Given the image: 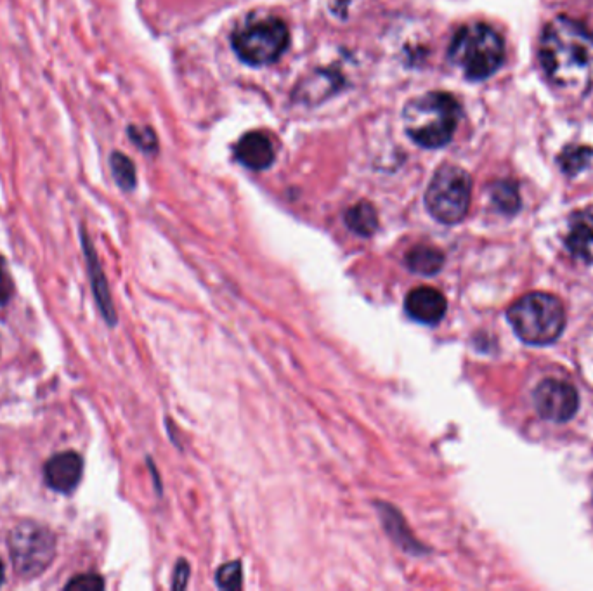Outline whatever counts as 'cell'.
Wrapping results in <instances>:
<instances>
[{
	"label": "cell",
	"mask_w": 593,
	"mask_h": 591,
	"mask_svg": "<svg viewBox=\"0 0 593 591\" xmlns=\"http://www.w3.org/2000/svg\"><path fill=\"white\" fill-rule=\"evenodd\" d=\"M540 63L562 91L587 94L593 87V33L580 21L557 16L541 33Z\"/></svg>",
	"instance_id": "1"
},
{
	"label": "cell",
	"mask_w": 593,
	"mask_h": 591,
	"mask_svg": "<svg viewBox=\"0 0 593 591\" xmlns=\"http://www.w3.org/2000/svg\"><path fill=\"white\" fill-rule=\"evenodd\" d=\"M460 104L448 92H429L411 99L403 111V122L408 136L424 148H443L450 143L458 122Z\"/></svg>",
	"instance_id": "2"
},
{
	"label": "cell",
	"mask_w": 593,
	"mask_h": 591,
	"mask_svg": "<svg viewBox=\"0 0 593 591\" xmlns=\"http://www.w3.org/2000/svg\"><path fill=\"white\" fill-rule=\"evenodd\" d=\"M450 59L470 80H484L498 72L505 58L502 35L484 23H470L451 40Z\"/></svg>",
	"instance_id": "3"
},
{
	"label": "cell",
	"mask_w": 593,
	"mask_h": 591,
	"mask_svg": "<svg viewBox=\"0 0 593 591\" xmlns=\"http://www.w3.org/2000/svg\"><path fill=\"white\" fill-rule=\"evenodd\" d=\"M507 316L517 337L531 345L554 344L566 326L561 300L545 292L524 295L510 307Z\"/></svg>",
	"instance_id": "4"
},
{
	"label": "cell",
	"mask_w": 593,
	"mask_h": 591,
	"mask_svg": "<svg viewBox=\"0 0 593 591\" xmlns=\"http://www.w3.org/2000/svg\"><path fill=\"white\" fill-rule=\"evenodd\" d=\"M288 28L280 18H248L233 33V49L238 58L252 66L271 65L287 51Z\"/></svg>",
	"instance_id": "5"
},
{
	"label": "cell",
	"mask_w": 593,
	"mask_h": 591,
	"mask_svg": "<svg viewBox=\"0 0 593 591\" xmlns=\"http://www.w3.org/2000/svg\"><path fill=\"white\" fill-rule=\"evenodd\" d=\"M472 181L465 170L444 165L432 177L425 193V207L436 221L458 224L469 212Z\"/></svg>",
	"instance_id": "6"
},
{
	"label": "cell",
	"mask_w": 593,
	"mask_h": 591,
	"mask_svg": "<svg viewBox=\"0 0 593 591\" xmlns=\"http://www.w3.org/2000/svg\"><path fill=\"white\" fill-rule=\"evenodd\" d=\"M11 559L16 571L25 578H35L47 567L56 555V541L53 534L35 524H21L9 538Z\"/></svg>",
	"instance_id": "7"
},
{
	"label": "cell",
	"mask_w": 593,
	"mask_h": 591,
	"mask_svg": "<svg viewBox=\"0 0 593 591\" xmlns=\"http://www.w3.org/2000/svg\"><path fill=\"white\" fill-rule=\"evenodd\" d=\"M538 415L550 422H567L580 408V396L573 385L548 378L536 387L533 394Z\"/></svg>",
	"instance_id": "8"
},
{
	"label": "cell",
	"mask_w": 593,
	"mask_h": 591,
	"mask_svg": "<svg viewBox=\"0 0 593 591\" xmlns=\"http://www.w3.org/2000/svg\"><path fill=\"white\" fill-rule=\"evenodd\" d=\"M406 312L410 318L424 325H437L446 314L448 302L443 293L431 286H418L406 297Z\"/></svg>",
	"instance_id": "9"
},
{
	"label": "cell",
	"mask_w": 593,
	"mask_h": 591,
	"mask_svg": "<svg viewBox=\"0 0 593 591\" xmlns=\"http://www.w3.org/2000/svg\"><path fill=\"white\" fill-rule=\"evenodd\" d=\"M566 247L576 259L593 262V208L574 212L569 217Z\"/></svg>",
	"instance_id": "10"
},
{
	"label": "cell",
	"mask_w": 593,
	"mask_h": 591,
	"mask_svg": "<svg viewBox=\"0 0 593 591\" xmlns=\"http://www.w3.org/2000/svg\"><path fill=\"white\" fill-rule=\"evenodd\" d=\"M46 481L59 493H72L82 477V458L77 453H61L47 462Z\"/></svg>",
	"instance_id": "11"
},
{
	"label": "cell",
	"mask_w": 593,
	"mask_h": 591,
	"mask_svg": "<svg viewBox=\"0 0 593 591\" xmlns=\"http://www.w3.org/2000/svg\"><path fill=\"white\" fill-rule=\"evenodd\" d=\"M236 158L252 170L269 169L274 162V148L271 139L264 132H248L238 141Z\"/></svg>",
	"instance_id": "12"
},
{
	"label": "cell",
	"mask_w": 593,
	"mask_h": 591,
	"mask_svg": "<svg viewBox=\"0 0 593 591\" xmlns=\"http://www.w3.org/2000/svg\"><path fill=\"white\" fill-rule=\"evenodd\" d=\"M406 266L411 273L434 276L443 269L444 254L437 248L418 245L406 254Z\"/></svg>",
	"instance_id": "13"
},
{
	"label": "cell",
	"mask_w": 593,
	"mask_h": 591,
	"mask_svg": "<svg viewBox=\"0 0 593 591\" xmlns=\"http://www.w3.org/2000/svg\"><path fill=\"white\" fill-rule=\"evenodd\" d=\"M347 228L359 236H372L377 233L378 214L372 203L359 202L346 212Z\"/></svg>",
	"instance_id": "14"
},
{
	"label": "cell",
	"mask_w": 593,
	"mask_h": 591,
	"mask_svg": "<svg viewBox=\"0 0 593 591\" xmlns=\"http://www.w3.org/2000/svg\"><path fill=\"white\" fill-rule=\"evenodd\" d=\"M491 202L502 214L514 215L521 208V196L519 188L514 181H496L491 189Z\"/></svg>",
	"instance_id": "15"
},
{
	"label": "cell",
	"mask_w": 593,
	"mask_h": 591,
	"mask_svg": "<svg viewBox=\"0 0 593 591\" xmlns=\"http://www.w3.org/2000/svg\"><path fill=\"white\" fill-rule=\"evenodd\" d=\"M593 162V150L588 146H569L559 156V165L567 176H578Z\"/></svg>",
	"instance_id": "16"
},
{
	"label": "cell",
	"mask_w": 593,
	"mask_h": 591,
	"mask_svg": "<svg viewBox=\"0 0 593 591\" xmlns=\"http://www.w3.org/2000/svg\"><path fill=\"white\" fill-rule=\"evenodd\" d=\"M110 163L118 186L125 189V191L134 189V186H136V169H134V163L127 156L122 155V153H113Z\"/></svg>",
	"instance_id": "17"
},
{
	"label": "cell",
	"mask_w": 593,
	"mask_h": 591,
	"mask_svg": "<svg viewBox=\"0 0 593 591\" xmlns=\"http://www.w3.org/2000/svg\"><path fill=\"white\" fill-rule=\"evenodd\" d=\"M217 586L222 590L236 591L243 586V566L242 562H229L217 569Z\"/></svg>",
	"instance_id": "18"
},
{
	"label": "cell",
	"mask_w": 593,
	"mask_h": 591,
	"mask_svg": "<svg viewBox=\"0 0 593 591\" xmlns=\"http://www.w3.org/2000/svg\"><path fill=\"white\" fill-rule=\"evenodd\" d=\"M129 136L132 137V141H134L141 150H157V136H155V132L148 129V127H136V125H131V127H129Z\"/></svg>",
	"instance_id": "19"
},
{
	"label": "cell",
	"mask_w": 593,
	"mask_h": 591,
	"mask_svg": "<svg viewBox=\"0 0 593 591\" xmlns=\"http://www.w3.org/2000/svg\"><path fill=\"white\" fill-rule=\"evenodd\" d=\"M105 588V581L99 578V576H94V574H84V576H77V578H73L68 585H66V590H73V591H96V590H103Z\"/></svg>",
	"instance_id": "20"
},
{
	"label": "cell",
	"mask_w": 593,
	"mask_h": 591,
	"mask_svg": "<svg viewBox=\"0 0 593 591\" xmlns=\"http://www.w3.org/2000/svg\"><path fill=\"white\" fill-rule=\"evenodd\" d=\"M13 295V280L7 271L6 262L0 257V306H6Z\"/></svg>",
	"instance_id": "21"
},
{
	"label": "cell",
	"mask_w": 593,
	"mask_h": 591,
	"mask_svg": "<svg viewBox=\"0 0 593 591\" xmlns=\"http://www.w3.org/2000/svg\"><path fill=\"white\" fill-rule=\"evenodd\" d=\"M188 578V562H184V560H181V562L177 564L176 571H174V583H172V588H174V590H183V588H186V586H188Z\"/></svg>",
	"instance_id": "22"
},
{
	"label": "cell",
	"mask_w": 593,
	"mask_h": 591,
	"mask_svg": "<svg viewBox=\"0 0 593 591\" xmlns=\"http://www.w3.org/2000/svg\"><path fill=\"white\" fill-rule=\"evenodd\" d=\"M2 581H4V567L0 564V585H2Z\"/></svg>",
	"instance_id": "23"
}]
</instances>
